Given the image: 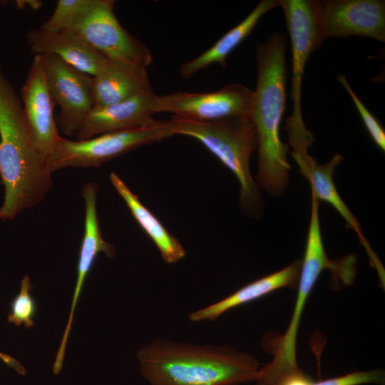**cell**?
Masks as SVG:
<instances>
[{
    "instance_id": "cell-1",
    "label": "cell",
    "mask_w": 385,
    "mask_h": 385,
    "mask_svg": "<svg viewBox=\"0 0 385 385\" xmlns=\"http://www.w3.org/2000/svg\"><path fill=\"white\" fill-rule=\"evenodd\" d=\"M286 46L284 34L274 32L256 48L257 79L250 117L257 141V183L271 195L286 190L291 168L287 160L289 147L279 133L287 106Z\"/></svg>"
},
{
    "instance_id": "cell-2",
    "label": "cell",
    "mask_w": 385,
    "mask_h": 385,
    "mask_svg": "<svg viewBox=\"0 0 385 385\" xmlns=\"http://www.w3.org/2000/svg\"><path fill=\"white\" fill-rule=\"evenodd\" d=\"M0 176L2 221L38 205L52 186L47 158L37 148L22 103L0 66Z\"/></svg>"
},
{
    "instance_id": "cell-3",
    "label": "cell",
    "mask_w": 385,
    "mask_h": 385,
    "mask_svg": "<svg viewBox=\"0 0 385 385\" xmlns=\"http://www.w3.org/2000/svg\"><path fill=\"white\" fill-rule=\"evenodd\" d=\"M150 385H239L255 382L260 369L252 355L228 346L155 339L137 353Z\"/></svg>"
},
{
    "instance_id": "cell-4",
    "label": "cell",
    "mask_w": 385,
    "mask_h": 385,
    "mask_svg": "<svg viewBox=\"0 0 385 385\" xmlns=\"http://www.w3.org/2000/svg\"><path fill=\"white\" fill-rule=\"evenodd\" d=\"M175 135L199 140L235 175L240 185V206L245 215L257 217L262 208L260 188L252 176L250 158L257 150V135L250 116L199 121L172 115Z\"/></svg>"
},
{
    "instance_id": "cell-5",
    "label": "cell",
    "mask_w": 385,
    "mask_h": 385,
    "mask_svg": "<svg viewBox=\"0 0 385 385\" xmlns=\"http://www.w3.org/2000/svg\"><path fill=\"white\" fill-rule=\"evenodd\" d=\"M170 120H157L133 129L102 134L89 139L72 140L61 136L47 158L51 173L66 168L98 167L140 146L174 135Z\"/></svg>"
},
{
    "instance_id": "cell-6",
    "label": "cell",
    "mask_w": 385,
    "mask_h": 385,
    "mask_svg": "<svg viewBox=\"0 0 385 385\" xmlns=\"http://www.w3.org/2000/svg\"><path fill=\"white\" fill-rule=\"evenodd\" d=\"M291 40L292 75L291 98L292 111L287 118L289 144L314 140L302 116L301 100L303 75L312 53L324 40L317 15L314 0H279Z\"/></svg>"
},
{
    "instance_id": "cell-7",
    "label": "cell",
    "mask_w": 385,
    "mask_h": 385,
    "mask_svg": "<svg viewBox=\"0 0 385 385\" xmlns=\"http://www.w3.org/2000/svg\"><path fill=\"white\" fill-rule=\"evenodd\" d=\"M114 4L113 0H95L91 9L68 31L107 58L147 69L153 60L150 51L120 24Z\"/></svg>"
},
{
    "instance_id": "cell-8",
    "label": "cell",
    "mask_w": 385,
    "mask_h": 385,
    "mask_svg": "<svg viewBox=\"0 0 385 385\" xmlns=\"http://www.w3.org/2000/svg\"><path fill=\"white\" fill-rule=\"evenodd\" d=\"M253 90L231 83L212 92L176 91L155 96V111L199 121L250 116Z\"/></svg>"
},
{
    "instance_id": "cell-9",
    "label": "cell",
    "mask_w": 385,
    "mask_h": 385,
    "mask_svg": "<svg viewBox=\"0 0 385 385\" xmlns=\"http://www.w3.org/2000/svg\"><path fill=\"white\" fill-rule=\"evenodd\" d=\"M40 55L52 97L60 108L56 125L63 135H75L94 107L92 76L53 54Z\"/></svg>"
},
{
    "instance_id": "cell-10",
    "label": "cell",
    "mask_w": 385,
    "mask_h": 385,
    "mask_svg": "<svg viewBox=\"0 0 385 385\" xmlns=\"http://www.w3.org/2000/svg\"><path fill=\"white\" fill-rule=\"evenodd\" d=\"M322 265L306 260L301 264L297 284V295L289 326L275 342L272 360L261 367L255 385H285L292 379L304 373L297 360L298 329L308 297L321 272Z\"/></svg>"
},
{
    "instance_id": "cell-11",
    "label": "cell",
    "mask_w": 385,
    "mask_h": 385,
    "mask_svg": "<svg viewBox=\"0 0 385 385\" xmlns=\"http://www.w3.org/2000/svg\"><path fill=\"white\" fill-rule=\"evenodd\" d=\"M324 39L362 36L385 41L384 0H314Z\"/></svg>"
},
{
    "instance_id": "cell-12",
    "label": "cell",
    "mask_w": 385,
    "mask_h": 385,
    "mask_svg": "<svg viewBox=\"0 0 385 385\" xmlns=\"http://www.w3.org/2000/svg\"><path fill=\"white\" fill-rule=\"evenodd\" d=\"M21 101L35 143L47 158L60 135L53 113L56 104L40 54L33 58L21 88Z\"/></svg>"
},
{
    "instance_id": "cell-13",
    "label": "cell",
    "mask_w": 385,
    "mask_h": 385,
    "mask_svg": "<svg viewBox=\"0 0 385 385\" xmlns=\"http://www.w3.org/2000/svg\"><path fill=\"white\" fill-rule=\"evenodd\" d=\"M97 192L96 183H88L83 185L82 196L85 205L84 233L80 247L77 277L69 316L53 366V369L57 372L61 371L76 307L94 261L99 253H103L109 258H113L115 255L114 245L106 241L101 232L96 207Z\"/></svg>"
},
{
    "instance_id": "cell-14",
    "label": "cell",
    "mask_w": 385,
    "mask_h": 385,
    "mask_svg": "<svg viewBox=\"0 0 385 385\" xmlns=\"http://www.w3.org/2000/svg\"><path fill=\"white\" fill-rule=\"evenodd\" d=\"M155 96L152 91L115 104L93 107L76 131V140L151 124L156 120Z\"/></svg>"
},
{
    "instance_id": "cell-15",
    "label": "cell",
    "mask_w": 385,
    "mask_h": 385,
    "mask_svg": "<svg viewBox=\"0 0 385 385\" xmlns=\"http://www.w3.org/2000/svg\"><path fill=\"white\" fill-rule=\"evenodd\" d=\"M292 156L302 175L309 182L312 193L319 202H327L339 212L346 226L356 232L360 244L365 248L371 265L375 269L379 268L381 266L380 260L371 249L362 233L358 220L344 203L334 183V173L342 162L343 156L337 153L324 164L317 163L309 153Z\"/></svg>"
},
{
    "instance_id": "cell-16",
    "label": "cell",
    "mask_w": 385,
    "mask_h": 385,
    "mask_svg": "<svg viewBox=\"0 0 385 385\" xmlns=\"http://www.w3.org/2000/svg\"><path fill=\"white\" fill-rule=\"evenodd\" d=\"M26 40L34 55L53 54L91 76L96 75L108 59L70 31L52 33L32 29L26 33Z\"/></svg>"
},
{
    "instance_id": "cell-17",
    "label": "cell",
    "mask_w": 385,
    "mask_h": 385,
    "mask_svg": "<svg viewBox=\"0 0 385 385\" xmlns=\"http://www.w3.org/2000/svg\"><path fill=\"white\" fill-rule=\"evenodd\" d=\"M94 107L115 104L152 91L147 69L108 58L92 76Z\"/></svg>"
},
{
    "instance_id": "cell-18",
    "label": "cell",
    "mask_w": 385,
    "mask_h": 385,
    "mask_svg": "<svg viewBox=\"0 0 385 385\" xmlns=\"http://www.w3.org/2000/svg\"><path fill=\"white\" fill-rule=\"evenodd\" d=\"M301 262V260H297L277 272L242 287L214 304L191 312L188 316L189 320L192 322L214 321L225 312L276 289L283 287L296 288L299 277Z\"/></svg>"
},
{
    "instance_id": "cell-19",
    "label": "cell",
    "mask_w": 385,
    "mask_h": 385,
    "mask_svg": "<svg viewBox=\"0 0 385 385\" xmlns=\"http://www.w3.org/2000/svg\"><path fill=\"white\" fill-rule=\"evenodd\" d=\"M279 6V0H262L237 25L225 33L210 48L180 67L182 78L188 79L212 64L227 66L230 54L251 34L260 19L270 10Z\"/></svg>"
},
{
    "instance_id": "cell-20",
    "label": "cell",
    "mask_w": 385,
    "mask_h": 385,
    "mask_svg": "<svg viewBox=\"0 0 385 385\" xmlns=\"http://www.w3.org/2000/svg\"><path fill=\"white\" fill-rule=\"evenodd\" d=\"M110 181L125 201L134 219L155 243L164 262L173 264L182 260L185 255V250L180 241L168 232L115 173L110 174Z\"/></svg>"
},
{
    "instance_id": "cell-21",
    "label": "cell",
    "mask_w": 385,
    "mask_h": 385,
    "mask_svg": "<svg viewBox=\"0 0 385 385\" xmlns=\"http://www.w3.org/2000/svg\"><path fill=\"white\" fill-rule=\"evenodd\" d=\"M95 0H58L48 19L40 27L48 32L68 31L92 7Z\"/></svg>"
},
{
    "instance_id": "cell-22",
    "label": "cell",
    "mask_w": 385,
    "mask_h": 385,
    "mask_svg": "<svg viewBox=\"0 0 385 385\" xmlns=\"http://www.w3.org/2000/svg\"><path fill=\"white\" fill-rule=\"evenodd\" d=\"M33 286L29 275L21 280L20 290L12 299L7 321L15 326L24 325L30 328L34 324V317L36 312V304L31 294Z\"/></svg>"
},
{
    "instance_id": "cell-23",
    "label": "cell",
    "mask_w": 385,
    "mask_h": 385,
    "mask_svg": "<svg viewBox=\"0 0 385 385\" xmlns=\"http://www.w3.org/2000/svg\"><path fill=\"white\" fill-rule=\"evenodd\" d=\"M385 372L381 369L354 371L345 375L319 381H312L305 374L294 377L285 385H361L366 384H384Z\"/></svg>"
},
{
    "instance_id": "cell-24",
    "label": "cell",
    "mask_w": 385,
    "mask_h": 385,
    "mask_svg": "<svg viewBox=\"0 0 385 385\" xmlns=\"http://www.w3.org/2000/svg\"><path fill=\"white\" fill-rule=\"evenodd\" d=\"M337 78L350 96L371 140L379 148L384 151L385 131L384 128L356 96L346 76L344 74H339Z\"/></svg>"
}]
</instances>
